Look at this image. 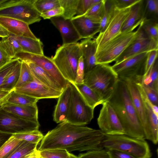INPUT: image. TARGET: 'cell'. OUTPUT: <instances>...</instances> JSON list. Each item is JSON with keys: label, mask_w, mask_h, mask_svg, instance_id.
Instances as JSON below:
<instances>
[{"label": "cell", "mask_w": 158, "mask_h": 158, "mask_svg": "<svg viewBox=\"0 0 158 158\" xmlns=\"http://www.w3.org/2000/svg\"><path fill=\"white\" fill-rule=\"evenodd\" d=\"M104 134L100 130L65 121L44 136L38 150L62 149L69 152L100 150L104 149Z\"/></svg>", "instance_id": "6da1fadb"}, {"label": "cell", "mask_w": 158, "mask_h": 158, "mask_svg": "<svg viewBox=\"0 0 158 158\" xmlns=\"http://www.w3.org/2000/svg\"><path fill=\"white\" fill-rule=\"evenodd\" d=\"M107 101L118 116L125 135L138 139H145L143 129L124 81L118 79L113 92Z\"/></svg>", "instance_id": "7a4b0ae2"}, {"label": "cell", "mask_w": 158, "mask_h": 158, "mask_svg": "<svg viewBox=\"0 0 158 158\" xmlns=\"http://www.w3.org/2000/svg\"><path fill=\"white\" fill-rule=\"evenodd\" d=\"M118 79L111 66L98 64L85 74L84 83L106 102L113 92Z\"/></svg>", "instance_id": "3957f363"}, {"label": "cell", "mask_w": 158, "mask_h": 158, "mask_svg": "<svg viewBox=\"0 0 158 158\" xmlns=\"http://www.w3.org/2000/svg\"><path fill=\"white\" fill-rule=\"evenodd\" d=\"M82 56L80 43L62 44L51 59L66 80L74 84L79 58Z\"/></svg>", "instance_id": "277c9868"}, {"label": "cell", "mask_w": 158, "mask_h": 158, "mask_svg": "<svg viewBox=\"0 0 158 158\" xmlns=\"http://www.w3.org/2000/svg\"><path fill=\"white\" fill-rule=\"evenodd\" d=\"M102 145L106 150H118L138 158H150L152 156L149 145L145 139L135 138L125 135L104 134Z\"/></svg>", "instance_id": "5b68a950"}, {"label": "cell", "mask_w": 158, "mask_h": 158, "mask_svg": "<svg viewBox=\"0 0 158 158\" xmlns=\"http://www.w3.org/2000/svg\"><path fill=\"white\" fill-rule=\"evenodd\" d=\"M142 23L136 30L121 33L97 52L95 54L96 64H109L115 61L136 38Z\"/></svg>", "instance_id": "8992f818"}, {"label": "cell", "mask_w": 158, "mask_h": 158, "mask_svg": "<svg viewBox=\"0 0 158 158\" xmlns=\"http://www.w3.org/2000/svg\"><path fill=\"white\" fill-rule=\"evenodd\" d=\"M35 0H7L0 6V16L22 21L28 25L39 22L40 13L34 5Z\"/></svg>", "instance_id": "52a82bcc"}, {"label": "cell", "mask_w": 158, "mask_h": 158, "mask_svg": "<svg viewBox=\"0 0 158 158\" xmlns=\"http://www.w3.org/2000/svg\"><path fill=\"white\" fill-rule=\"evenodd\" d=\"M150 51L139 53L112 66L118 79L141 83Z\"/></svg>", "instance_id": "ba28073f"}, {"label": "cell", "mask_w": 158, "mask_h": 158, "mask_svg": "<svg viewBox=\"0 0 158 158\" xmlns=\"http://www.w3.org/2000/svg\"><path fill=\"white\" fill-rule=\"evenodd\" d=\"M71 96L66 121L78 126L88 124L94 118V109L87 104L75 84L71 83Z\"/></svg>", "instance_id": "9c48e42d"}, {"label": "cell", "mask_w": 158, "mask_h": 158, "mask_svg": "<svg viewBox=\"0 0 158 158\" xmlns=\"http://www.w3.org/2000/svg\"><path fill=\"white\" fill-rule=\"evenodd\" d=\"M39 122L21 118L0 109V132L15 134L39 130Z\"/></svg>", "instance_id": "30bf717a"}, {"label": "cell", "mask_w": 158, "mask_h": 158, "mask_svg": "<svg viewBox=\"0 0 158 158\" xmlns=\"http://www.w3.org/2000/svg\"><path fill=\"white\" fill-rule=\"evenodd\" d=\"M133 5L123 9L115 8L113 15L104 31L99 33L94 39L97 45L96 52L121 33L123 24Z\"/></svg>", "instance_id": "8fae6325"}, {"label": "cell", "mask_w": 158, "mask_h": 158, "mask_svg": "<svg viewBox=\"0 0 158 158\" xmlns=\"http://www.w3.org/2000/svg\"><path fill=\"white\" fill-rule=\"evenodd\" d=\"M14 59L32 62L38 65L52 76L63 90L69 82L63 77L52 59L44 55H36L21 51L17 53Z\"/></svg>", "instance_id": "7c38bea8"}, {"label": "cell", "mask_w": 158, "mask_h": 158, "mask_svg": "<svg viewBox=\"0 0 158 158\" xmlns=\"http://www.w3.org/2000/svg\"><path fill=\"white\" fill-rule=\"evenodd\" d=\"M102 105L97 119L100 130L105 134L124 135V129L114 109L107 101Z\"/></svg>", "instance_id": "4fadbf2b"}, {"label": "cell", "mask_w": 158, "mask_h": 158, "mask_svg": "<svg viewBox=\"0 0 158 158\" xmlns=\"http://www.w3.org/2000/svg\"><path fill=\"white\" fill-rule=\"evenodd\" d=\"M135 39L115 60L117 63L139 53L158 49V42L151 38L142 27Z\"/></svg>", "instance_id": "5bb4252c"}, {"label": "cell", "mask_w": 158, "mask_h": 158, "mask_svg": "<svg viewBox=\"0 0 158 158\" xmlns=\"http://www.w3.org/2000/svg\"><path fill=\"white\" fill-rule=\"evenodd\" d=\"M124 81L127 87L139 121L143 129L145 139L152 141V137L146 111L136 83L129 80Z\"/></svg>", "instance_id": "9a60e30c"}, {"label": "cell", "mask_w": 158, "mask_h": 158, "mask_svg": "<svg viewBox=\"0 0 158 158\" xmlns=\"http://www.w3.org/2000/svg\"><path fill=\"white\" fill-rule=\"evenodd\" d=\"M14 90L16 92L39 99L58 98L63 91L50 88L34 80L21 87L15 89Z\"/></svg>", "instance_id": "2e32d148"}, {"label": "cell", "mask_w": 158, "mask_h": 158, "mask_svg": "<svg viewBox=\"0 0 158 158\" xmlns=\"http://www.w3.org/2000/svg\"><path fill=\"white\" fill-rule=\"evenodd\" d=\"M145 107L152 137V142L155 144L158 142V107L147 97L142 84L135 83Z\"/></svg>", "instance_id": "e0dca14e"}, {"label": "cell", "mask_w": 158, "mask_h": 158, "mask_svg": "<svg viewBox=\"0 0 158 158\" xmlns=\"http://www.w3.org/2000/svg\"><path fill=\"white\" fill-rule=\"evenodd\" d=\"M50 19L60 32L63 44L76 43L81 39L71 19H65L62 16L54 17Z\"/></svg>", "instance_id": "ac0fdd59"}, {"label": "cell", "mask_w": 158, "mask_h": 158, "mask_svg": "<svg viewBox=\"0 0 158 158\" xmlns=\"http://www.w3.org/2000/svg\"><path fill=\"white\" fill-rule=\"evenodd\" d=\"M71 20L82 39H91L100 32V23L84 16H74Z\"/></svg>", "instance_id": "d6986e66"}, {"label": "cell", "mask_w": 158, "mask_h": 158, "mask_svg": "<svg viewBox=\"0 0 158 158\" xmlns=\"http://www.w3.org/2000/svg\"><path fill=\"white\" fill-rule=\"evenodd\" d=\"M145 6V1L139 0L132 6L123 24L121 33L133 31L144 21Z\"/></svg>", "instance_id": "ffe728a7"}, {"label": "cell", "mask_w": 158, "mask_h": 158, "mask_svg": "<svg viewBox=\"0 0 158 158\" xmlns=\"http://www.w3.org/2000/svg\"><path fill=\"white\" fill-rule=\"evenodd\" d=\"M0 24L9 33L16 36L37 38L27 23L17 19L0 16Z\"/></svg>", "instance_id": "44dd1931"}, {"label": "cell", "mask_w": 158, "mask_h": 158, "mask_svg": "<svg viewBox=\"0 0 158 158\" xmlns=\"http://www.w3.org/2000/svg\"><path fill=\"white\" fill-rule=\"evenodd\" d=\"M71 87L69 82L58 98L53 116V120L59 123L66 121L71 96Z\"/></svg>", "instance_id": "7402d4cb"}, {"label": "cell", "mask_w": 158, "mask_h": 158, "mask_svg": "<svg viewBox=\"0 0 158 158\" xmlns=\"http://www.w3.org/2000/svg\"><path fill=\"white\" fill-rule=\"evenodd\" d=\"M83 60L85 74L90 71L96 65L95 54L97 45L95 40L85 39L80 43Z\"/></svg>", "instance_id": "603a6c76"}, {"label": "cell", "mask_w": 158, "mask_h": 158, "mask_svg": "<svg viewBox=\"0 0 158 158\" xmlns=\"http://www.w3.org/2000/svg\"><path fill=\"white\" fill-rule=\"evenodd\" d=\"M24 62L28 66L34 80L52 89L61 91L63 90L56 80L42 68L32 62Z\"/></svg>", "instance_id": "cb8c5ba5"}, {"label": "cell", "mask_w": 158, "mask_h": 158, "mask_svg": "<svg viewBox=\"0 0 158 158\" xmlns=\"http://www.w3.org/2000/svg\"><path fill=\"white\" fill-rule=\"evenodd\" d=\"M2 108L21 118L39 122L36 104L32 105H18L7 103L2 106Z\"/></svg>", "instance_id": "d4e9b609"}, {"label": "cell", "mask_w": 158, "mask_h": 158, "mask_svg": "<svg viewBox=\"0 0 158 158\" xmlns=\"http://www.w3.org/2000/svg\"><path fill=\"white\" fill-rule=\"evenodd\" d=\"M15 36L22 51L36 55H44L43 44L39 39L36 40L27 37Z\"/></svg>", "instance_id": "484cf974"}, {"label": "cell", "mask_w": 158, "mask_h": 158, "mask_svg": "<svg viewBox=\"0 0 158 158\" xmlns=\"http://www.w3.org/2000/svg\"><path fill=\"white\" fill-rule=\"evenodd\" d=\"M75 85L85 102L92 108L94 109L105 102L98 94L84 83Z\"/></svg>", "instance_id": "4316f807"}, {"label": "cell", "mask_w": 158, "mask_h": 158, "mask_svg": "<svg viewBox=\"0 0 158 158\" xmlns=\"http://www.w3.org/2000/svg\"><path fill=\"white\" fill-rule=\"evenodd\" d=\"M0 42L3 49L11 59L14 58L17 53L22 51L15 35L10 33L6 37L2 38Z\"/></svg>", "instance_id": "83f0119b"}, {"label": "cell", "mask_w": 158, "mask_h": 158, "mask_svg": "<svg viewBox=\"0 0 158 158\" xmlns=\"http://www.w3.org/2000/svg\"><path fill=\"white\" fill-rule=\"evenodd\" d=\"M21 61L7 76L0 86V89L11 92L14 89L18 82L20 74Z\"/></svg>", "instance_id": "f1b7e54d"}, {"label": "cell", "mask_w": 158, "mask_h": 158, "mask_svg": "<svg viewBox=\"0 0 158 158\" xmlns=\"http://www.w3.org/2000/svg\"><path fill=\"white\" fill-rule=\"evenodd\" d=\"M38 144L23 140L16 148L5 158H25L37 149Z\"/></svg>", "instance_id": "f546056e"}, {"label": "cell", "mask_w": 158, "mask_h": 158, "mask_svg": "<svg viewBox=\"0 0 158 158\" xmlns=\"http://www.w3.org/2000/svg\"><path fill=\"white\" fill-rule=\"evenodd\" d=\"M39 100L24 94L16 92L13 90L10 92L7 103L18 105H32L36 104Z\"/></svg>", "instance_id": "4dcf8cb0"}, {"label": "cell", "mask_w": 158, "mask_h": 158, "mask_svg": "<svg viewBox=\"0 0 158 158\" xmlns=\"http://www.w3.org/2000/svg\"><path fill=\"white\" fill-rule=\"evenodd\" d=\"M158 62L157 58L147 74L143 78L142 84L158 91Z\"/></svg>", "instance_id": "1f68e13d"}, {"label": "cell", "mask_w": 158, "mask_h": 158, "mask_svg": "<svg viewBox=\"0 0 158 158\" xmlns=\"http://www.w3.org/2000/svg\"><path fill=\"white\" fill-rule=\"evenodd\" d=\"M105 1L106 0H100L83 15L100 23L105 12Z\"/></svg>", "instance_id": "d6a6232c"}, {"label": "cell", "mask_w": 158, "mask_h": 158, "mask_svg": "<svg viewBox=\"0 0 158 158\" xmlns=\"http://www.w3.org/2000/svg\"><path fill=\"white\" fill-rule=\"evenodd\" d=\"M158 0L145 1L144 19L145 20L157 22Z\"/></svg>", "instance_id": "836d02e7"}, {"label": "cell", "mask_w": 158, "mask_h": 158, "mask_svg": "<svg viewBox=\"0 0 158 158\" xmlns=\"http://www.w3.org/2000/svg\"><path fill=\"white\" fill-rule=\"evenodd\" d=\"M60 7L64 9L62 16L66 19H71L76 15L79 0H59Z\"/></svg>", "instance_id": "e575fe53"}, {"label": "cell", "mask_w": 158, "mask_h": 158, "mask_svg": "<svg viewBox=\"0 0 158 158\" xmlns=\"http://www.w3.org/2000/svg\"><path fill=\"white\" fill-rule=\"evenodd\" d=\"M15 138L21 140H24L29 143L38 144L41 141L44 136L39 130H35L25 133L12 135Z\"/></svg>", "instance_id": "d590c367"}, {"label": "cell", "mask_w": 158, "mask_h": 158, "mask_svg": "<svg viewBox=\"0 0 158 158\" xmlns=\"http://www.w3.org/2000/svg\"><path fill=\"white\" fill-rule=\"evenodd\" d=\"M115 8L113 0H106L105 10L100 23L99 33L105 30L113 15Z\"/></svg>", "instance_id": "8d00e7d4"}, {"label": "cell", "mask_w": 158, "mask_h": 158, "mask_svg": "<svg viewBox=\"0 0 158 158\" xmlns=\"http://www.w3.org/2000/svg\"><path fill=\"white\" fill-rule=\"evenodd\" d=\"M21 61V65L19 78L15 89L21 87L34 80L33 75L27 65L25 62Z\"/></svg>", "instance_id": "74e56055"}, {"label": "cell", "mask_w": 158, "mask_h": 158, "mask_svg": "<svg viewBox=\"0 0 158 158\" xmlns=\"http://www.w3.org/2000/svg\"><path fill=\"white\" fill-rule=\"evenodd\" d=\"M34 5L40 14L60 7L59 0H35Z\"/></svg>", "instance_id": "f35d334b"}, {"label": "cell", "mask_w": 158, "mask_h": 158, "mask_svg": "<svg viewBox=\"0 0 158 158\" xmlns=\"http://www.w3.org/2000/svg\"><path fill=\"white\" fill-rule=\"evenodd\" d=\"M23 141L17 139L12 135L0 148V158H5Z\"/></svg>", "instance_id": "ab89813d"}, {"label": "cell", "mask_w": 158, "mask_h": 158, "mask_svg": "<svg viewBox=\"0 0 158 158\" xmlns=\"http://www.w3.org/2000/svg\"><path fill=\"white\" fill-rule=\"evenodd\" d=\"M39 151L41 158H70V153L64 149H52Z\"/></svg>", "instance_id": "60d3db41"}, {"label": "cell", "mask_w": 158, "mask_h": 158, "mask_svg": "<svg viewBox=\"0 0 158 158\" xmlns=\"http://www.w3.org/2000/svg\"><path fill=\"white\" fill-rule=\"evenodd\" d=\"M142 27L152 39L158 42V24L157 22L144 20Z\"/></svg>", "instance_id": "b9f144b4"}, {"label": "cell", "mask_w": 158, "mask_h": 158, "mask_svg": "<svg viewBox=\"0 0 158 158\" xmlns=\"http://www.w3.org/2000/svg\"><path fill=\"white\" fill-rule=\"evenodd\" d=\"M20 61L18 59H13L0 68V86L7 76L14 69Z\"/></svg>", "instance_id": "7bdbcfd3"}, {"label": "cell", "mask_w": 158, "mask_h": 158, "mask_svg": "<svg viewBox=\"0 0 158 158\" xmlns=\"http://www.w3.org/2000/svg\"><path fill=\"white\" fill-rule=\"evenodd\" d=\"M100 0H79L75 16L84 15L95 4Z\"/></svg>", "instance_id": "ee69618b"}, {"label": "cell", "mask_w": 158, "mask_h": 158, "mask_svg": "<svg viewBox=\"0 0 158 158\" xmlns=\"http://www.w3.org/2000/svg\"><path fill=\"white\" fill-rule=\"evenodd\" d=\"M78 157L79 158H111L107 151L104 149L88 151L79 154Z\"/></svg>", "instance_id": "f6af8a7d"}, {"label": "cell", "mask_w": 158, "mask_h": 158, "mask_svg": "<svg viewBox=\"0 0 158 158\" xmlns=\"http://www.w3.org/2000/svg\"><path fill=\"white\" fill-rule=\"evenodd\" d=\"M142 85L143 90L148 99L154 105L158 106V91L142 84Z\"/></svg>", "instance_id": "bcb514c9"}, {"label": "cell", "mask_w": 158, "mask_h": 158, "mask_svg": "<svg viewBox=\"0 0 158 158\" xmlns=\"http://www.w3.org/2000/svg\"><path fill=\"white\" fill-rule=\"evenodd\" d=\"M84 61L81 56L79 60L74 84L84 83Z\"/></svg>", "instance_id": "7dc6e473"}, {"label": "cell", "mask_w": 158, "mask_h": 158, "mask_svg": "<svg viewBox=\"0 0 158 158\" xmlns=\"http://www.w3.org/2000/svg\"><path fill=\"white\" fill-rule=\"evenodd\" d=\"M64 9L61 7L55 8L40 14V16L44 19H50L57 16H62Z\"/></svg>", "instance_id": "c3c4849f"}, {"label": "cell", "mask_w": 158, "mask_h": 158, "mask_svg": "<svg viewBox=\"0 0 158 158\" xmlns=\"http://www.w3.org/2000/svg\"><path fill=\"white\" fill-rule=\"evenodd\" d=\"M158 50V49H155L149 52L147 60L145 73L143 78L147 74L157 58Z\"/></svg>", "instance_id": "681fc988"}, {"label": "cell", "mask_w": 158, "mask_h": 158, "mask_svg": "<svg viewBox=\"0 0 158 158\" xmlns=\"http://www.w3.org/2000/svg\"><path fill=\"white\" fill-rule=\"evenodd\" d=\"M106 150L111 158H138L130 154L118 150L114 149Z\"/></svg>", "instance_id": "f907efd6"}, {"label": "cell", "mask_w": 158, "mask_h": 158, "mask_svg": "<svg viewBox=\"0 0 158 158\" xmlns=\"http://www.w3.org/2000/svg\"><path fill=\"white\" fill-rule=\"evenodd\" d=\"M139 0H113L116 8L118 9L124 8L132 6Z\"/></svg>", "instance_id": "816d5d0a"}, {"label": "cell", "mask_w": 158, "mask_h": 158, "mask_svg": "<svg viewBox=\"0 0 158 158\" xmlns=\"http://www.w3.org/2000/svg\"><path fill=\"white\" fill-rule=\"evenodd\" d=\"M12 59L3 49L0 42V68L9 62Z\"/></svg>", "instance_id": "f5cc1de1"}, {"label": "cell", "mask_w": 158, "mask_h": 158, "mask_svg": "<svg viewBox=\"0 0 158 158\" xmlns=\"http://www.w3.org/2000/svg\"><path fill=\"white\" fill-rule=\"evenodd\" d=\"M10 92L0 89V106L7 103Z\"/></svg>", "instance_id": "db71d44e"}, {"label": "cell", "mask_w": 158, "mask_h": 158, "mask_svg": "<svg viewBox=\"0 0 158 158\" xmlns=\"http://www.w3.org/2000/svg\"><path fill=\"white\" fill-rule=\"evenodd\" d=\"M12 135V134L0 132V148L9 139Z\"/></svg>", "instance_id": "11a10c76"}, {"label": "cell", "mask_w": 158, "mask_h": 158, "mask_svg": "<svg viewBox=\"0 0 158 158\" xmlns=\"http://www.w3.org/2000/svg\"><path fill=\"white\" fill-rule=\"evenodd\" d=\"M25 158H41L40 151L37 149L27 156Z\"/></svg>", "instance_id": "9f6ffc18"}, {"label": "cell", "mask_w": 158, "mask_h": 158, "mask_svg": "<svg viewBox=\"0 0 158 158\" xmlns=\"http://www.w3.org/2000/svg\"><path fill=\"white\" fill-rule=\"evenodd\" d=\"M10 33L0 24V37L3 38L8 36Z\"/></svg>", "instance_id": "6f0895ef"}, {"label": "cell", "mask_w": 158, "mask_h": 158, "mask_svg": "<svg viewBox=\"0 0 158 158\" xmlns=\"http://www.w3.org/2000/svg\"><path fill=\"white\" fill-rule=\"evenodd\" d=\"M70 158H79L78 156H77L72 153H70Z\"/></svg>", "instance_id": "680465c9"}, {"label": "cell", "mask_w": 158, "mask_h": 158, "mask_svg": "<svg viewBox=\"0 0 158 158\" xmlns=\"http://www.w3.org/2000/svg\"><path fill=\"white\" fill-rule=\"evenodd\" d=\"M7 0H0V6L6 2Z\"/></svg>", "instance_id": "91938a15"}, {"label": "cell", "mask_w": 158, "mask_h": 158, "mask_svg": "<svg viewBox=\"0 0 158 158\" xmlns=\"http://www.w3.org/2000/svg\"><path fill=\"white\" fill-rule=\"evenodd\" d=\"M2 107V106H0V109Z\"/></svg>", "instance_id": "94428289"}, {"label": "cell", "mask_w": 158, "mask_h": 158, "mask_svg": "<svg viewBox=\"0 0 158 158\" xmlns=\"http://www.w3.org/2000/svg\"></svg>", "instance_id": "6125c7cd"}]
</instances>
